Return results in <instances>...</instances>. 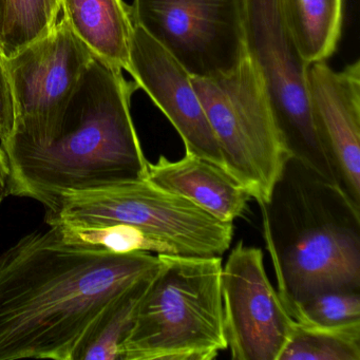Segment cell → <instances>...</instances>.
Returning <instances> with one entry per match:
<instances>
[{
	"instance_id": "cell-1",
	"label": "cell",
	"mask_w": 360,
	"mask_h": 360,
	"mask_svg": "<svg viewBox=\"0 0 360 360\" xmlns=\"http://www.w3.org/2000/svg\"><path fill=\"white\" fill-rule=\"evenodd\" d=\"M159 256L75 245L56 227L0 255V360H71L103 311L150 275Z\"/></svg>"
},
{
	"instance_id": "cell-2",
	"label": "cell",
	"mask_w": 360,
	"mask_h": 360,
	"mask_svg": "<svg viewBox=\"0 0 360 360\" xmlns=\"http://www.w3.org/2000/svg\"><path fill=\"white\" fill-rule=\"evenodd\" d=\"M138 89L122 69L94 56L49 144H1L11 169V195L37 200L50 210L65 193L146 178L149 162L130 112Z\"/></svg>"
},
{
	"instance_id": "cell-3",
	"label": "cell",
	"mask_w": 360,
	"mask_h": 360,
	"mask_svg": "<svg viewBox=\"0 0 360 360\" xmlns=\"http://www.w3.org/2000/svg\"><path fill=\"white\" fill-rule=\"evenodd\" d=\"M261 210L286 309L324 290H360V208L341 189L290 159Z\"/></svg>"
},
{
	"instance_id": "cell-4",
	"label": "cell",
	"mask_w": 360,
	"mask_h": 360,
	"mask_svg": "<svg viewBox=\"0 0 360 360\" xmlns=\"http://www.w3.org/2000/svg\"><path fill=\"white\" fill-rule=\"evenodd\" d=\"M121 360H212L227 349L221 257L158 255Z\"/></svg>"
},
{
	"instance_id": "cell-5",
	"label": "cell",
	"mask_w": 360,
	"mask_h": 360,
	"mask_svg": "<svg viewBox=\"0 0 360 360\" xmlns=\"http://www.w3.org/2000/svg\"><path fill=\"white\" fill-rule=\"evenodd\" d=\"M226 172L260 206L271 201L290 155L262 79L248 54L220 77H193Z\"/></svg>"
},
{
	"instance_id": "cell-6",
	"label": "cell",
	"mask_w": 360,
	"mask_h": 360,
	"mask_svg": "<svg viewBox=\"0 0 360 360\" xmlns=\"http://www.w3.org/2000/svg\"><path fill=\"white\" fill-rule=\"evenodd\" d=\"M46 222L50 226L131 225L170 244L181 256L222 257L233 237V223L218 220L146 179L65 193L46 212Z\"/></svg>"
},
{
	"instance_id": "cell-7",
	"label": "cell",
	"mask_w": 360,
	"mask_h": 360,
	"mask_svg": "<svg viewBox=\"0 0 360 360\" xmlns=\"http://www.w3.org/2000/svg\"><path fill=\"white\" fill-rule=\"evenodd\" d=\"M243 12L246 54L262 79L290 159L341 189L311 119L309 64L290 32L282 0H243Z\"/></svg>"
},
{
	"instance_id": "cell-8",
	"label": "cell",
	"mask_w": 360,
	"mask_h": 360,
	"mask_svg": "<svg viewBox=\"0 0 360 360\" xmlns=\"http://www.w3.org/2000/svg\"><path fill=\"white\" fill-rule=\"evenodd\" d=\"M130 12L193 77L227 75L246 56L243 0H134Z\"/></svg>"
},
{
	"instance_id": "cell-9",
	"label": "cell",
	"mask_w": 360,
	"mask_h": 360,
	"mask_svg": "<svg viewBox=\"0 0 360 360\" xmlns=\"http://www.w3.org/2000/svg\"><path fill=\"white\" fill-rule=\"evenodd\" d=\"M92 58L63 18L47 35L6 58L15 113L9 140L49 144Z\"/></svg>"
},
{
	"instance_id": "cell-10",
	"label": "cell",
	"mask_w": 360,
	"mask_h": 360,
	"mask_svg": "<svg viewBox=\"0 0 360 360\" xmlns=\"http://www.w3.org/2000/svg\"><path fill=\"white\" fill-rule=\"evenodd\" d=\"M223 323L231 359L279 360L294 319L265 271L260 248L242 240L221 273Z\"/></svg>"
},
{
	"instance_id": "cell-11",
	"label": "cell",
	"mask_w": 360,
	"mask_h": 360,
	"mask_svg": "<svg viewBox=\"0 0 360 360\" xmlns=\"http://www.w3.org/2000/svg\"><path fill=\"white\" fill-rule=\"evenodd\" d=\"M127 72L174 126L184 143L185 153L225 169L218 140L193 87V75L136 25Z\"/></svg>"
},
{
	"instance_id": "cell-12",
	"label": "cell",
	"mask_w": 360,
	"mask_h": 360,
	"mask_svg": "<svg viewBox=\"0 0 360 360\" xmlns=\"http://www.w3.org/2000/svg\"><path fill=\"white\" fill-rule=\"evenodd\" d=\"M307 98L316 131L339 185L360 208V62L335 71L326 60L309 65Z\"/></svg>"
},
{
	"instance_id": "cell-13",
	"label": "cell",
	"mask_w": 360,
	"mask_h": 360,
	"mask_svg": "<svg viewBox=\"0 0 360 360\" xmlns=\"http://www.w3.org/2000/svg\"><path fill=\"white\" fill-rule=\"evenodd\" d=\"M145 179L184 198L222 222L233 223L240 218L250 200L224 168L188 153L174 162L161 155L155 163H148Z\"/></svg>"
},
{
	"instance_id": "cell-14",
	"label": "cell",
	"mask_w": 360,
	"mask_h": 360,
	"mask_svg": "<svg viewBox=\"0 0 360 360\" xmlns=\"http://www.w3.org/2000/svg\"><path fill=\"white\" fill-rule=\"evenodd\" d=\"M60 9L92 54L128 70L134 24L123 0H60Z\"/></svg>"
},
{
	"instance_id": "cell-15",
	"label": "cell",
	"mask_w": 360,
	"mask_h": 360,
	"mask_svg": "<svg viewBox=\"0 0 360 360\" xmlns=\"http://www.w3.org/2000/svg\"><path fill=\"white\" fill-rule=\"evenodd\" d=\"M286 22L307 64L336 52L343 22V0H282Z\"/></svg>"
},
{
	"instance_id": "cell-16",
	"label": "cell",
	"mask_w": 360,
	"mask_h": 360,
	"mask_svg": "<svg viewBox=\"0 0 360 360\" xmlns=\"http://www.w3.org/2000/svg\"><path fill=\"white\" fill-rule=\"evenodd\" d=\"M153 273L124 290L101 313L75 347L71 360H121L122 345Z\"/></svg>"
},
{
	"instance_id": "cell-17",
	"label": "cell",
	"mask_w": 360,
	"mask_h": 360,
	"mask_svg": "<svg viewBox=\"0 0 360 360\" xmlns=\"http://www.w3.org/2000/svg\"><path fill=\"white\" fill-rule=\"evenodd\" d=\"M279 360H360V322L321 326L294 320Z\"/></svg>"
},
{
	"instance_id": "cell-18",
	"label": "cell",
	"mask_w": 360,
	"mask_h": 360,
	"mask_svg": "<svg viewBox=\"0 0 360 360\" xmlns=\"http://www.w3.org/2000/svg\"><path fill=\"white\" fill-rule=\"evenodd\" d=\"M60 0H6L0 51L6 58L47 35L58 22Z\"/></svg>"
},
{
	"instance_id": "cell-19",
	"label": "cell",
	"mask_w": 360,
	"mask_h": 360,
	"mask_svg": "<svg viewBox=\"0 0 360 360\" xmlns=\"http://www.w3.org/2000/svg\"><path fill=\"white\" fill-rule=\"evenodd\" d=\"M52 226L56 227L65 242L75 245L103 248L115 254L147 252L157 255H178L170 244L131 225L81 226L56 224Z\"/></svg>"
},
{
	"instance_id": "cell-20",
	"label": "cell",
	"mask_w": 360,
	"mask_h": 360,
	"mask_svg": "<svg viewBox=\"0 0 360 360\" xmlns=\"http://www.w3.org/2000/svg\"><path fill=\"white\" fill-rule=\"evenodd\" d=\"M286 311L301 323L338 326L360 322V290H324L294 303Z\"/></svg>"
},
{
	"instance_id": "cell-21",
	"label": "cell",
	"mask_w": 360,
	"mask_h": 360,
	"mask_svg": "<svg viewBox=\"0 0 360 360\" xmlns=\"http://www.w3.org/2000/svg\"><path fill=\"white\" fill-rule=\"evenodd\" d=\"M15 113L6 58L0 51V141L5 143L13 134Z\"/></svg>"
},
{
	"instance_id": "cell-22",
	"label": "cell",
	"mask_w": 360,
	"mask_h": 360,
	"mask_svg": "<svg viewBox=\"0 0 360 360\" xmlns=\"http://www.w3.org/2000/svg\"><path fill=\"white\" fill-rule=\"evenodd\" d=\"M11 195V169L5 150L0 147V205Z\"/></svg>"
},
{
	"instance_id": "cell-23",
	"label": "cell",
	"mask_w": 360,
	"mask_h": 360,
	"mask_svg": "<svg viewBox=\"0 0 360 360\" xmlns=\"http://www.w3.org/2000/svg\"><path fill=\"white\" fill-rule=\"evenodd\" d=\"M6 0H0V37L3 31L4 16H5Z\"/></svg>"
}]
</instances>
